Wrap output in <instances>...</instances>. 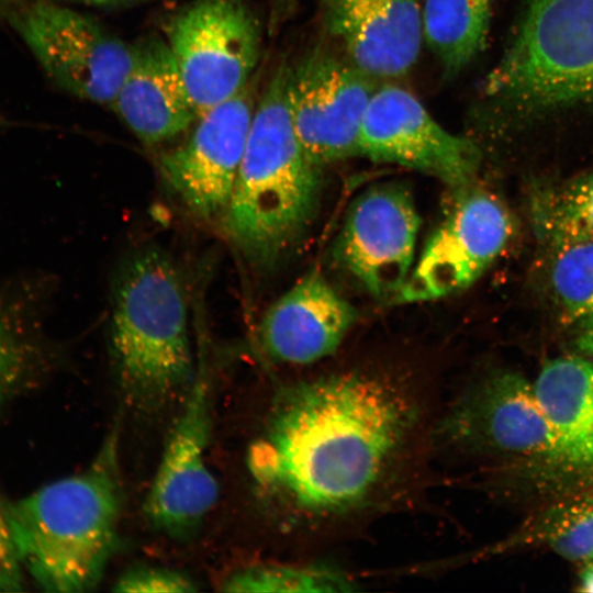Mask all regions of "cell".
I'll return each instance as SVG.
<instances>
[{
  "label": "cell",
  "instance_id": "1",
  "mask_svg": "<svg viewBox=\"0 0 593 593\" xmlns=\"http://www.w3.org/2000/svg\"><path fill=\"white\" fill-rule=\"evenodd\" d=\"M419 407L381 376L349 371L302 380L275 396L247 466L276 503L307 519L361 505L409 440Z\"/></svg>",
  "mask_w": 593,
  "mask_h": 593
},
{
  "label": "cell",
  "instance_id": "2",
  "mask_svg": "<svg viewBox=\"0 0 593 593\" xmlns=\"http://www.w3.org/2000/svg\"><path fill=\"white\" fill-rule=\"evenodd\" d=\"M121 508L114 427L85 471L5 505L24 572L44 591L93 590L115 548Z\"/></svg>",
  "mask_w": 593,
  "mask_h": 593
},
{
  "label": "cell",
  "instance_id": "3",
  "mask_svg": "<svg viewBox=\"0 0 593 593\" xmlns=\"http://www.w3.org/2000/svg\"><path fill=\"white\" fill-rule=\"evenodd\" d=\"M280 67L255 108L227 208L226 235L254 264L270 266L301 239L317 208L320 170L303 150Z\"/></svg>",
  "mask_w": 593,
  "mask_h": 593
},
{
  "label": "cell",
  "instance_id": "4",
  "mask_svg": "<svg viewBox=\"0 0 593 593\" xmlns=\"http://www.w3.org/2000/svg\"><path fill=\"white\" fill-rule=\"evenodd\" d=\"M111 346L122 388L152 409L188 390L195 369L180 275L161 250L132 256L114 283Z\"/></svg>",
  "mask_w": 593,
  "mask_h": 593
},
{
  "label": "cell",
  "instance_id": "5",
  "mask_svg": "<svg viewBox=\"0 0 593 593\" xmlns=\"http://www.w3.org/2000/svg\"><path fill=\"white\" fill-rule=\"evenodd\" d=\"M482 92L516 112L593 103V0H527Z\"/></svg>",
  "mask_w": 593,
  "mask_h": 593
},
{
  "label": "cell",
  "instance_id": "6",
  "mask_svg": "<svg viewBox=\"0 0 593 593\" xmlns=\"http://www.w3.org/2000/svg\"><path fill=\"white\" fill-rule=\"evenodd\" d=\"M439 434L470 456L501 461L523 477L560 484L583 481L568 463L533 382L496 371L471 383L445 414Z\"/></svg>",
  "mask_w": 593,
  "mask_h": 593
},
{
  "label": "cell",
  "instance_id": "7",
  "mask_svg": "<svg viewBox=\"0 0 593 593\" xmlns=\"http://www.w3.org/2000/svg\"><path fill=\"white\" fill-rule=\"evenodd\" d=\"M167 43L199 118L248 85L260 31L243 0H194L170 22Z\"/></svg>",
  "mask_w": 593,
  "mask_h": 593
},
{
  "label": "cell",
  "instance_id": "8",
  "mask_svg": "<svg viewBox=\"0 0 593 593\" xmlns=\"http://www.w3.org/2000/svg\"><path fill=\"white\" fill-rule=\"evenodd\" d=\"M9 22L59 87L80 99L111 107L131 67L133 45L92 18L53 3L15 10Z\"/></svg>",
  "mask_w": 593,
  "mask_h": 593
},
{
  "label": "cell",
  "instance_id": "9",
  "mask_svg": "<svg viewBox=\"0 0 593 593\" xmlns=\"http://www.w3.org/2000/svg\"><path fill=\"white\" fill-rule=\"evenodd\" d=\"M514 230L512 213L494 193L470 184L458 189L394 301H432L470 287L502 255Z\"/></svg>",
  "mask_w": 593,
  "mask_h": 593
},
{
  "label": "cell",
  "instance_id": "10",
  "mask_svg": "<svg viewBox=\"0 0 593 593\" xmlns=\"http://www.w3.org/2000/svg\"><path fill=\"white\" fill-rule=\"evenodd\" d=\"M372 79L323 48L288 68L286 96L293 130L316 166L359 155L363 116L377 89Z\"/></svg>",
  "mask_w": 593,
  "mask_h": 593
},
{
  "label": "cell",
  "instance_id": "11",
  "mask_svg": "<svg viewBox=\"0 0 593 593\" xmlns=\"http://www.w3.org/2000/svg\"><path fill=\"white\" fill-rule=\"evenodd\" d=\"M359 155L427 174L457 190L471 184L482 157L472 139L450 133L411 92L390 85L370 99Z\"/></svg>",
  "mask_w": 593,
  "mask_h": 593
},
{
  "label": "cell",
  "instance_id": "12",
  "mask_svg": "<svg viewBox=\"0 0 593 593\" xmlns=\"http://www.w3.org/2000/svg\"><path fill=\"white\" fill-rule=\"evenodd\" d=\"M419 226L405 184H373L349 206L334 256L370 294L395 299L412 270Z\"/></svg>",
  "mask_w": 593,
  "mask_h": 593
},
{
  "label": "cell",
  "instance_id": "13",
  "mask_svg": "<svg viewBox=\"0 0 593 593\" xmlns=\"http://www.w3.org/2000/svg\"><path fill=\"white\" fill-rule=\"evenodd\" d=\"M210 436V380L199 368L145 502L149 522L172 538L193 534L217 500L219 485L206 463Z\"/></svg>",
  "mask_w": 593,
  "mask_h": 593
},
{
  "label": "cell",
  "instance_id": "14",
  "mask_svg": "<svg viewBox=\"0 0 593 593\" xmlns=\"http://www.w3.org/2000/svg\"><path fill=\"white\" fill-rule=\"evenodd\" d=\"M248 85L194 122L189 137L163 154L159 171L171 192L197 216H223L244 155L253 115Z\"/></svg>",
  "mask_w": 593,
  "mask_h": 593
},
{
  "label": "cell",
  "instance_id": "15",
  "mask_svg": "<svg viewBox=\"0 0 593 593\" xmlns=\"http://www.w3.org/2000/svg\"><path fill=\"white\" fill-rule=\"evenodd\" d=\"M424 0H321L323 22L350 63L373 78H393L415 64Z\"/></svg>",
  "mask_w": 593,
  "mask_h": 593
},
{
  "label": "cell",
  "instance_id": "16",
  "mask_svg": "<svg viewBox=\"0 0 593 593\" xmlns=\"http://www.w3.org/2000/svg\"><path fill=\"white\" fill-rule=\"evenodd\" d=\"M357 316L318 271H310L268 309L259 340L275 361L310 365L338 349Z\"/></svg>",
  "mask_w": 593,
  "mask_h": 593
},
{
  "label": "cell",
  "instance_id": "17",
  "mask_svg": "<svg viewBox=\"0 0 593 593\" xmlns=\"http://www.w3.org/2000/svg\"><path fill=\"white\" fill-rule=\"evenodd\" d=\"M111 109L147 145L169 142L198 119L167 41L133 45L131 67Z\"/></svg>",
  "mask_w": 593,
  "mask_h": 593
},
{
  "label": "cell",
  "instance_id": "18",
  "mask_svg": "<svg viewBox=\"0 0 593 593\" xmlns=\"http://www.w3.org/2000/svg\"><path fill=\"white\" fill-rule=\"evenodd\" d=\"M533 388L568 463L582 481L593 479V359H550Z\"/></svg>",
  "mask_w": 593,
  "mask_h": 593
},
{
  "label": "cell",
  "instance_id": "19",
  "mask_svg": "<svg viewBox=\"0 0 593 593\" xmlns=\"http://www.w3.org/2000/svg\"><path fill=\"white\" fill-rule=\"evenodd\" d=\"M537 547L581 566L593 560V479L558 494L477 558Z\"/></svg>",
  "mask_w": 593,
  "mask_h": 593
},
{
  "label": "cell",
  "instance_id": "20",
  "mask_svg": "<svg viewBox=\"0 0 593 593\" xmlns=\"http://www.w3.org/2000/svg\"><path fill=\"white\" fill-rule=\"evenodd\" d=\"M492 1H423V36L447 75H457L483 49Z\"/></svg>",
  "mask_w": 593,
  "mask_h": 593
},
{
  "label": "cell",
  "instance_id": "21",
  "mask_svg": "<svg viewBox=\"0 0 593 593\" xmlns=\"http://www.w3.org/2000/svg\"><path fill=\"white\" fill-rule=\"evenodd\" d=\"M547 289L559 321L575 326L593 315V240L545 243Z\"/></svg>",
  "mask_w": 593,
  "mask_h": 593
},
{
  "label": "cell",
  "instance_id": "22",
  "mask_svg": "<svg viewBox=\"0 0 593 593\" xmlns=\"http://www.w3.org/2000/svg\"><path fill=\"white\" fill-rule=\"evenodd\" d=\"M532 214L544 243L593 240V172L541 188L533 198Z\"/></svg>",
  "mask_w": 593,
  "mask_h": 593
},
{
  "label": "cell",
  "instance_id": "23",
  "mask_svg": "<svg viewBox=\"0 0 593 593\" xmlns=\"http://www.w3.org/2000/svg\"><path fill=\"white\" fill-rule=\"evenodd\" d=\"M355 582L324 566L260 564L243 569L223 583L225 592L315 593L350 592Z\"/></svg>",
  "mask_w": 593,
  "mask_h": 593
},
{
  "label": "cell",
  "instance_id": "24",
  "mask_svg": "<svg viewBox=\"0 0 593 593\" xmlns=\"http://www.w3.org/2000/svg\"><path fill=\"white\" fill-rule=\"evenodd\" d=\"M23 306L0 296V400L38 358L31 316Z\"/></svg>",
  "mask_w": 593,
  "mask_h": 593
},
{
  "label": "cell",
  "instance_id": "25",
  "mask_svg": "<svg viewBox=\"0 0 593 593\" xmlns=\"http://www.w3.org/2000/svg\"><path fill=\"white\" fill-rule=\"evenodd\" d=\"M115 592L188 593L197 586L180 572L155 567H138L121 575L112 589Z\"/></svg>",
  "mask_w": 593,
  "mask_h": 593
},
{
  "label": "cell",
  "instance_id": "26",
  "mask_svg": "<svg viewBox=\"0 0 593 593\" xmlns=\"http://www.w3.org/2000/svg\"><path fill=\"white\" fill-rule=\"evenodd\" d=\"M24 574L5 505H2L0 506V592L21 590Z\"/></svg>",
  "mask_w": 593,
  "mask_h": 593
},
{
  "label": "cell",
  "instance_id": "27",
  "mask_svg": "<svg viewBox=\"0 0 593 593\" xmlns=\"http://www.w3.org/2000/svg\"><path fill=\"white\" fill-rule=\"evenodd\" d=\"M575 348L586 357L593 359V315L575 325Z\"/></svg>",
  "mask_w": 593,
  "mask_h": 593
},
{
  "label": "cell",
  "instance_id": "28",
  "mask_svg": "<svg viewBox=\"0 0 593 593\" xmlns=\"http://www.w3.org/2000/svg\"><path fill=\"white\" fill-rule=\"evenodd\" d=\"M577 590L593 593V560L582 564Z\"/></svg>",
  "mask_w": 593,
  "mask_h": 593
},
{
  "label": "cell",
  "instance_id": "29",
  "mask_svg": "<svg viewBox=\"0 0 593 593\" xmlns=\"http://www.w3.org/2000/svg\"><path fill=\"white\" fill-rule=\"evenodd\" d=\"M85 1L97 3V4H108V3H118V2L131 1V0H85Z\"/></svg>",
  "mask_w": 593,
  "mask_h": 593
}]
</instances>
